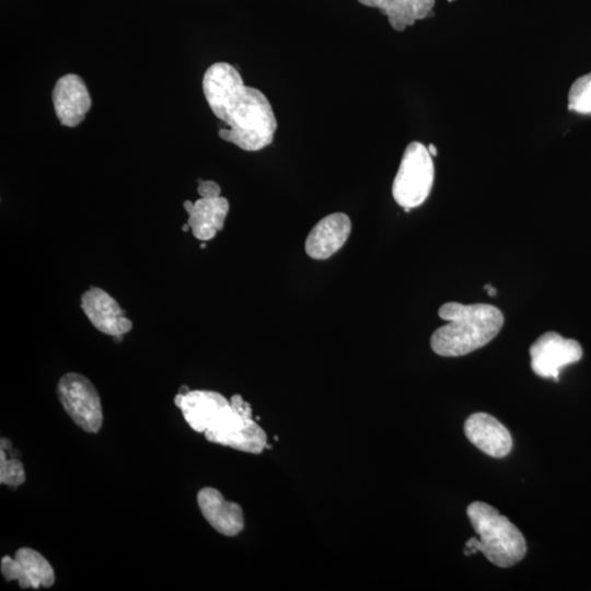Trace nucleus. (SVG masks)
Returning <instances> with one entry per match:
<instances>
[{"mask_svg":"<svg viewBox=\"0 0 591 591\" xmlns=\"http://www.w3.org/2000/svg\"><path fill=\"white\" fill-rule=\"evenodd\" d=\"M25 480L23 464L18 459H8L5 449L0 451V483L8 486H19Z\"/></svg>","mask_w":591,"mask_h":591,"instance_id":"nucleus-18","label":"nucleus"},{"mask_svg":"<svg viewBox=\"0 0 591 591\" xmlns=\"http://www.w3.org/2000/svg\"><path fill=\"white\" fill-rule=\"evenodd\" d=\"M57 394L63 409L76 425L91 433L101 429V399L89 379L76 372L66 373L58 381Z\"/></svg>","mask_w":591,"mask_h":591,"instance_id":"nucleus-6","label":"nucleus"},{"mask_svg":"<svg viewBox=\"0 0 591 591\" xmlns=\"http://www.w3.org/2000/svg\"><path fill=\"white\" fill-rule=\"evenodd\" d=\"M470 522L478 535L465 543L464 554L482 552L494 565L508 568L518 564L526 553L520 530L486 502L474 501L466 509Z\"/></svg>","mask_w":591,"mask_h":591,"instance_id":"nucleus-3","label":"nucleus"},{"mask_svg":"<svg viewBox=\"0 0 591 591\" xmlns=\"http://www.w3.org/2000/svg\"><path fill=\"white\" fill-rule=\"evenodd\" d=\"M361 4L380 9L396 31H404L416 21L432 13L434 0H358Z\"/></svg>","mask_w":591,"mask_h":591,"instance_id":"nucleus-16","label":"nucleus"},{"mask_svg":"<svg viewBox=\"0 0 591 591\" xmlns=\"http://www.w3.org/2000/svg\"><path fill=\"white\" fill-rule=\"evenodd\" d=\"M484 289H486L488 291L489 296H495L496 294V289H494L490 285H486L484 287Z\"/></svg>","mask_w":591,"mask_h":591,"instance_id":"nucleus-21","label":"nucleus"},{"mask_svg":"<svg viewBox=\"0 0 591 591\" xmlns=\"http://www.w3.org/2000/svg\"><path fill=\"white\" fill-rule=\"evenodd\" d=\"M184 209L188 213L187 223L193 235L202 241H209L223 229L229 212V201L224 197L204 198L195 202L185 200Z\"/></svg>","mask_w":591,"mask_h":591,"instance_id":"nucleus-15","label":"nucleus"},{"mask_svg":"<svg viewBox=\"0 0 591 591\" xmlns=\"http://www.w3.org/2000/svg\"><path fill=\"white\" fill-rule=\"evenodd\" d=\"M174 404L181 409L190 428L197 432L209 429L231 406L230 401L222 394L207 390L177 393Z\"/></svg>","mask_w":591,"mask_h":591,"instance_id":"nucleus-10","label":"nucleus"},{"mask_svg":"<svg viewBox=\"0 0 591 591\" xmlns=\"http://www.w3.org/2000/svg\"><path fill=\"white\" fill-rule=\"evenodd\" d=\"M206 246H207V245H206L205 243H201V244H200V247H201V248H205Z\"/></svg>","mask_w":591,"mask_h":591,"instance_id":"nucleus-24","label":"nucleus"},{"mask_svg":"<svg viewBox=\"0 0 591 591\" xmlns=\"http://www.w3.org/2000/svg\"><path fill=\"white\" fill-rule=\"evenodd\" d=\"M51 100L58 120L67 127L78 126L92 105L86 85L74 73L65 74L57 80Z\"/></svg>","mask_w":591,"mask_h":591,"instance_id":"nucleus-11","label":"nucleus"},{"mask_svg":"<svg viewBox=\"0 0 591 591\" xmlns=\"http://www.w3.org/2000/svg\"><path fill=\"white\" fill-rule=\"evenodd\" d=\"M350 231L351 222L346 213H331L310 231L305 240V252L311 258L326 259L345 244Z\"/></svg>","mask_w":591,"mask_h":591,"instance_id":"nucleus-13","label":"nucleus"},{"mask_svg":"<svg viewBox=\"0 0 591 591\" xmlns=\"http://www.w3.org/2000/svg\"><path fill=\"white\" fill-rule=\"evenodd\" d=\"M197 502L204 518L219 533L234 536L243 530L244 518L241 506L227 501L218 489L201 488L197 494Z\"/></svg>","mask_w":591,"mask_h":591,"instance_id":"nucleus-14","label":"nucleus"},{"mask_svg":"<svg viewBox=\"0 0 591 591\" xmlns=\"http://www.w3.org/2000/svg\"><path fill=\"white\" fill-rule=\"evenodd\" d=\"M1 573L8 581L16 580L21 588H48L55 582V573L48 560L38 552L22 547L14 557L1 559Z\"/></svg>","mask_w":591,"mask_h":591,"instance_id":"nucleus-8","label":"nucleus"},{"mask_svg":"<svg viewBox=\"0 0 591 591\" xmlns=\"http://www.w3.org/2000/svg\"><path fill=\"white\" fill-rule=\"evenodd\" d=\"M568 108L579 114H591V72L572 83L568 94Z\"/></svg>","mask_w":591,"mask_h":591,"instance_id":"nucleus-17","label":"nucleus"},{"mask_svg":"<svg viewBox=\"0 0 591 591\" xmlns=\"http://www.w3.org/2000/svg\"><path fill=\"white\" fill-rule=\"evenodd\" d=\"M202 91L215 116L228 126L219 130L221 139L245 151H258L273 142L277 120L268 99L245 85L232 65H211L204 74Z\"/></svg>","mask_w":591,"mask_h":591,"instance_id":"nucleus-1","label":"nucleus"},{"mask_svg":"<svg viewBox=\"0 0 591 591\" xmlns=\"http://www.w3.org/2000/svg\"><path fill=\"white\" fill-rule=\"evenodd\" d=\"M198 194L204 198H215L220 196V186L213 181L198 179Z\"/></svg>","mask_w":591,"mask_h":591,"instance_id":"nucleus-19","label":"nucleus"},{"mask_svg":"<svg viewBox=\"0 0 591 591\" xmlns=\"http://www.w3.org/2000/svg\"><path fill=\"white\" fill-rule=\"evenodd\" d=\"M230 408L204 433L208 441L239 451L258 454L267 447V437L252 418V407L240 394L230 398Z\"/></svg>","mask_w":591,"mask_h":591,"instance_id":"nucleus-4","label":"nucleus"},{"mask_svg":"<svg viewBox=\"0 0 591 591\" xmlns=\"http://www.w3.org/2000/svg\"><path fill=\"white\" fill-rule=\"evenodd\" d=\"M433 176V162L428 149L420 142H410L393 181V198L403 208L420 206L430 194Z\"/></svg>","mask_w":591,"mask_h":591,"instance_id":"nucleus-5","label":"nucleus"},{"mask_svg":"<svg viewBox=\"0 0 591 591\" xmlns=\"http://www.w3.org/2000/svg\"><path fill=\"white\" fill-rule=\"evenodd\" d=\"M464 432L477 449L493 457H503L512 448L509 430L486 413H474L468 416L464 422Z\"/></svg>","mask_w":591,"mask_h":591,"instance_id":"nucleus-12","label":"nucleus"},{"mask_svg":"<svg viewBox=\"0 0 591 591\" xmlns=\"http://www.w3.org/2000/svg\"><path fill=\"white\" fill-rule=\"evenodd\" d=\"M429 153L431 157L433 155H437L438 154V150L437 148L434 147V144L430 143L428 147H427Z\"/></svg>","mask_w":591,"mask_h":591,"instance_id":"nucleus-20","label":"nucleus"},{"mask_svg":"<svg viewBox=\"0 0 591 591\" xmlns=\"http://www.w3.org/2000/svg\"><path fill=\"white\" fill-rule=\"evenodd\" d=\"M81 308L92 325L106 335L119 336L132 328L131 320L117 301L101 288L86 290L81 297Z\"/></svg>","mask_w":591,"mask_h":591,"instance_id":"nucleus-9","label":"nucleus"},{"mask_svg":"<svg viewBox=\"0 0 591 591\" xmlns=\"http://www.w3.org/2000/svg\"><path fill=\"white\" fill-rule=\"evenodd\" d=\"M530 356L535 374L558 381L563 368L581 359L582 348L575 339L546 332L531 345Z\"/></svg>","mask_w":591,"mask_h":591,"instance_id":"nucleus-7","label":"nucleus"},{"mask_svg":"<svg viewBox=\"0 0 591 591\" xmlns=\"http://www.w3.org/2000/svg\"><path fill=\"white\" fill-rule=\"evenodd\" d=\"M190 229L189 224L188 223H185L183 227H182V230L184 232L188 231Z\"/></svg>","mask_w":591,"mask_h":591,"instance_id":"nucleus-23","label":"nucleus"},{"mask_svg":"<svg viewBox=\"0 0 591 591\" xmlns=\"http://www.w3.org/2000/svg\"><path fill=\"white\" fill-rule=\"evenodd\" d=\"M438 314L448 323L433 332L430 346L443 357L463 356L485 346L503 324L501 311L486 303L447 302Z\"/></svg>","mask_w":591,"mask_h":591,"instance_id":"nucleus-2","label":"nucleus"},{"mask_svg":"<svg viewBox=\"0 0 591 591\" xmlns=\"http://www.w3.org/2000/svg\"><path fill=\"white\" fill-rule=\"evenodd\" d=\"M189 391H190V390L188 389V386L182 385V386L179 387L178 393H181V394H186V393L189 392Z\"/></svg>","mask_w":591,"mask_h":591,"instance_id":"nucleus-22","label":"nucleus"}]
</instances>
